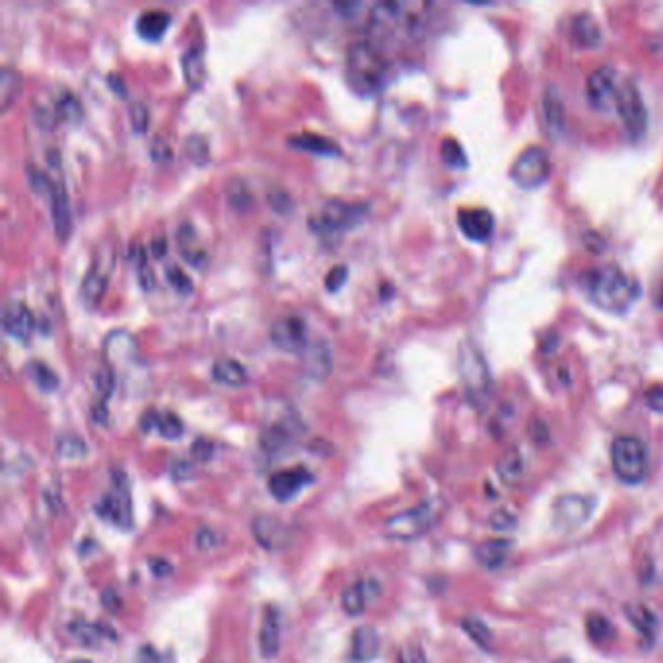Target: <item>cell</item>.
<instances>
[{
    "mask_svg": "<svg viewBox=\"0 0 663 663\" xmlns=\"http://www.w3.org/2000/svg\"><path fill=\"white\" fill-rule=\"evenodd\" d=\"M441 158H444L446 163L453 165V168H463L465 165L463 148L453 138H446L444 144H441Z\"/></svg>",
    "mask_w": 663,
    "mask_h": 663,
    "instance_id": "cell-44",
    "label": "cell"
},
{
    "mask_svg": "<svg viewBox=\"0 0 663 663\" xmlns=\"http://www.w3.org/2000/svg\"><path fill=\"white\" fill-rule=\"evenodd\" d=\"M185 152L195 163H204L209 160V146H206V141L201 136H189L185 143Z\"/></svg>",
    "mask_w": 663,
    "mask_h": 663,
    "instance_id": "cell-46",
    "label": "cell"
},
{
    "mask_svg": "<svg viewBox=\"0 0 663 663\" xmlns=\"http://www.w3.org/2000/svg\"><path fill=\"white\" fill-rule=\"evenodd\" d=\"M625 613L628 623L637 628L644 638L652 640L656 637V628H658V618L654 615V611L650 607H646L642 603H630L625 607Z\"/></svg>",
    "mask_w": 663,
    "mask_h": 663,
    "instance_id": "cell-33",
    "label": "cell"
},
{
    "mask_svg": "<svg viewBox=\"0 0 663 663\" xmlns=\"http://www.w3.org/2000/svg\"><path fill=\"white\" fill-rule=\"evenodd\" d=\"M150 250H152V255H154L156 259L163 257L165 255V250H168V240H165L163 236H158L152 240L150 243Z\"/></svg>",
    "mask_w": 663,
    "mask_h": 663,
    "instance_id": "cell-61",
    "label": "cell"
},
{
    "mask_svg": "<svg viewBox=\"0 0 663 663\" xmlns=\"http://www.w3.org/2000/svg\"><path fill=\"white\" fill-rule=\"evenodd\" d=\"M615 112L623 119L625 127L632 138H640L646 131V105L642 102V95L638 86L634 84L630 78L618 80V92L615 102Z\"/></svg>",
    "mask_w": 663,
    "mask_h": 663,
    "instance_id": "cell-7",
    "label": "cell"
},
{
    "mask_svg": "<svg viewBox=\"0 0 663 663\" xmlns=\"http://www.w3.org/2000/svg\"><path fill=\"white\" fill-rule=\"evenodd\" d=\"M514 550V543L510 539L504 537H494V539H487L477 545L475 549V559L477 562L487 570H499L508 562L510 555Z\"/></svg>",
    "mask_w": 663,
    "mask_h": 663,
    "instance_id": "cell-18",
    "label": "cell"
},
{
    "mask_svg": "<svg viewBox=\"0 0 663 663\" xmlns=\"http://www.w3.org/2000/svg\"><path fill=\"white\" fill-rule=\"evenodd\" d=\"M366 216L364 204H352L344 201H327L317 216L310 218V228L317 233L344 232L362 223Z\"/></svg>",
    "mask_w": 663,
    "mask_h": 663,
    "instance_id": "cell-6",
    "label": "cell"
},
{
    "mask_svg": "<svg viewBox=\"0 0 663 663\" xmlns=\"http://www.w3.org/2000/svg\"><path fill=\"white\" fill-rule=\"evenodd\" d=\"M73 663H90V661H86V659H76V661H73Z\"/></svg>",
    "mask_w": 663,
    "mask_h": 663,
    "instance_id": "cell-64",
    "label": "cell"
},
{
    "mask_svg": "<svg viewBox=\"0 0 663 663\" xmlns=\"http://www.w3.org/2000/svg\"><path fill=\"white\" fill-rule=\"evenodd\" d=\"M104 351L107 354V361L115 362H127L131 358L136 356V342L134 339L123 329H115L105 337Z\"/></svg>",
    "mask_w": 663,
    "mask_h": 663,
    "instance_id": "cell-24",
    "label": "cell"
},
{
    "mask_svg": "<svg viewBox=\"0 0 663 663\" xmlns=\"http://www.w3.org/2000/svg\"><path fill=\"white\" fill-rule=\"evenodd\" d=\"M646 405L656 412H663V383H656L646 391Z\"/></svg>",
    "mask_w": 663,
    "mask_h": 663,
    "instance_id": "cell-52",
    "label": "cell"
},
{
    "mask_svg": "<svg viewBox=\"0 0 663 663\" xmlns=\"http://www.w3.org/2000/svg\"><path fill=\"white\" fill-rule=\"evenodd\" d=\"M591 512H593V502L588 496L564 494L555 502V510H552L555 528L560 533H572L584 526L589 520Z\"/></svg>",
    "mask_w": 663,
    "mask_h": 663,
    "instance_id": "cell-10",
    "label": "cell"
},
{
    "mask_svg": "<svg viewBox=\"0 0 663 663\" xmlns=\"http://www.w3.org/2000/svg\"><path fill=\"white\" fill-rule=\"evenodd\" d=\"M150 570L154 576L163 578L172 572V564L163 559H150Z\"/></svg>",
    "mask_w": 663,
    "mask_h": 663,
    "instance_id": "cell-57",
    "label": "cell"
},
{
    "mask_svg": "<svg viewBox=\"0 0 663 663\" xmlns=\"http://www.w3.org/2000/svg\"><path fill=\"white\" fill-rule=\"evenodd\" d=\"M3 327L8 337L16 339L20 342H27L32 339L34 329H35V320H34L32 310L27 308L24 302H18V300L8 302L3 310Z\"/></svg>",
    "mask_w": 663,
    "mask_h": 663,
    "instance_id": "cell-16",
    "label": "cell"
},
{
    "mask_svg": "<svg viewBox=\"0 0 663 663\" xmlns=\"http://www.w3.org/2000/svg\"><path fill=\"white\" fill-rule=\"evenodd\" d=\"M22 90H24L22 74L10 66H5L3 71H0V109L8 112V109L18 102Z\"/></svg>",
    "mask_w": 663,
    "mask_h": 663,
    "instance_id": "cell-31",
    "label": "cell"
},
{
    "mask_svg": "<svg viewBox=\"0 0 663 663\" xmlns=\"http://www.w3.org/2000/svg\"><path fill=\"white\" fill-rule=\"evenodd\" d=\"M141 426L143 430L148 432L150 428H154V430H158V434L165 440H177L179 436L183 434V422L182 419L177 417L175 412H156V411H148L144 414V419L141 421Z\"/></svg>",
    "mask_w": 663,
    "mask_h": 663,
    "instance_id": "cell-22",
    "label": "cell"
},
{
    "mask_svg": "<svg viewBox=\"0 0 663 663\" xmlns=\"http://www.w3.org/2000/svg\"><path fill=\"white\" fill-rule=\"evenodd\" d=\"M53 112H54V117H57V121H63V123H78L82 117H84V109H82L80 100L71 92H64L59 95V100H57V104H54Z\"/></svg>",
    "mask_w": 663,
    "mask_h": 663,
    "instance_id": "cell-38",
    "label": "cell"
},
{
    "mask_svg": "<svg viewBox=\"0 0 663 663\" xmlns=\"http://www.w3.org/2000/svg\"><path fill=\"white\" fill-rule=\"evenodd\" d=\"M588 637L596 644H607L615 638V627L609 618L601 613H589L586 618Z\"/></svg>",
    "mask_w": 663,
    "mask_h": 663,
    "instance_id": "cell-37",
    "label": "cell"
},
{
    "mask_svg": "<svg viewBox=\"0 0 663 663\" xmlns=\"http://www.w3.org/2000/svg\"><path fill=\"white\" fill-rule=\"evenodd\" d=\"M170 24L172 16L165 10H144L136 18V34L146 41H156L165 34Z\"/></svg>",
    "mask_w": 663,
    "mask_h": 663,
    "instance_id": "cell-26",
    "label": "cell"
},
{
    "mask_svg": "<svg viewBox=\"0 0 663 663\" xmlns=\"http://www.w3.org/2000/svg\"><path fill=\"white\" fill-rule=\"evenodd\" d=\"M344 76H347L351 90L358 95L376 94L385 78V59L380 47L371 45L370 41L352 44L347 51Z\"/></svg>",
    "mask_w": 663,
    "mask_h": 663,
    "instance_id": "cell-2",
    "label": "cell"
},
{
    "mask_svg": "<svg viewBox=\"0 0 663 663\" xmlns=\"http://www.w3.org/2000/svg\"><path fill=\"white\" fill-rule=\"evenodd\" d=\"M259 646H261V654H263L265 658H274L276 654H279L281 620H279V613H276L274 607H267L263 620H261Z\"/></svg>",
    "mask_w": 663,
    "mask_h": 663,
    "instance_id": "cell-23",
    "label": "cell"
},
{
    "mask_svg": "<svg viewBox=\"0 0 663 663\" xmlns=\"http://www.w3.org/2000/svg\"><path fill=\"white\" fill-rule=\"evenodd\" d=\"M107 84L114 88V92L119 95V98H123V95H127V88H125V84H123V82H121L115 74H109V76H107Z\"/></svg>",
    "mask_w": 663,
    "mask_h": 663,
    "instance_id": "cell-62",
    "label": "cell"
},
{
    "mask_svg": "<svg viewBox=\"0 0 663 663\" xmlns=\"http://www.w3.org/2000/svg\"><path fill=\"white\" fill-rule=\"evenodd\" d=\"M618 74L611 66H599L588 78L586 92L591 105L599 112H609L615 109L617 92H618Z\"/></svg>",
    "mask_w": 663,
    "mask_h": 663,
    "instance_id": "cell-11",
    "label": "cell"
},
{
    "mask_svg": "<svg viewBox=\"0 0 663 663\" xmlns=\"http://www.w3.org/2000/svg\"><path fill=\"white\" fill-rule=\"evenodd\" d=\"M102 603H104L105 609H109V611H117V609H119V605H121L119 596H117V593H115L114 589H107V591H104Z\"/></svg>",
    "mask_w": 663,
    "mask_h": 663,
    "instance_id": "cell-60",
    "label": "cell"
},
{
    "mask_svg": "<svg viewBox=\"0 0 663 663\" xmlns=\"http://www.w3.org/2000/svg\"><path fill=\"white\" fill-rule=\"evenodd\" d=\"M611 467L618 480L638 485L648 471V451L637 436H618L611 444Z\"/></svg>",
    "mask_w": 663,
    "mask_h": 663,
    "instance_id": "cell-3",
    "label": "cell"
},
{
    "mask_svg": "<svg viewBox=\"0 0 663 663\" xmlns=\"http://www.w3.org/2000/svg\"><path fill=\"white\" fill-rule=\"evenodd\" d=\"M228 195H230L232 206H236V209H245V206L250 204V201H252V195L247 193V189L243 185L228 187Z\"/></svg>",
    "mask_w": 663,
    "mask_h": 663,
    "instance_id": "cell-51",
    "label": "cell"
},
{
    "mask_svg": "<svg viewBox=\"0 0 663 663\" xmlns=\"http://www.w3.org/2000/svg\"><path fill=\"white\" fill-rule=\"evenodd\" d=\"M458 224L469 240L485 242L492 233L494 218L487 209H463L458 216Z\"/></svg>",
    "mask_w": 663,
    "mask_h": 663,
    "instance_id": "cell-19",
    "label": "cell"
},
{
    "mask_svg": "<svg viewBox=\"0 0 663 663\" xmlns=\"http://www.w3.org/2000/svg\"><path fill=\"white\" fill-rule=\"evenodd\" d=\"M381 593V586L374 579H368V582H356L349 588H344L341 593V605L347 615L356 617L362 615L368 601L378 599Z\"/></svg>",
    "mask_w": 663,
    "mask_h": 663,
    "instance_id": "cell-17",
    "label": "cell"
},
{
    "mask_svg": "<svg viewBox=\"0 0 663 663\" xmlns=\"http://www.w3.org/2000/svg\"><path fill=\"white\" fill-rule=\"evenodd\" d=\"M572 34H574L578 44L582 47L598 45V41L601 39L599 25L596 24V20L589 16V14H579V16L572 24Z\"/></svg>",
    "mask_w": 663,
    "mask_h": 663,
    "instance_id": "cell-36",
    "label": "cell"
},
{
    "mask_svg": "<svg viewBox=\"0 0 663 663\" xmlns=\"http://www.w3.org/2000/svg\"><path fill=\"white\" fill-rule=\"evenodd\" d=\"M333 8L344 18H356L358 12H361V8H362V5H358V3H337V5H333Z\"/></svg>",
    "mask_w": 663,
    "mask_h": 663,
    "instance_id": "cell-58",
    "label": "cell"
},
{
    "mask_svg": "<svg viewBox=\"0 0 663 663\" xmlns=\"http://www.w3.org/2000/svg\"><path fill=\"white\" fill-rule=\"evenodd\" d=\"M288 144L302 150V152L317 154V156H339L341 154V148H339L337 143H333L327 136L315 134V133H302V134L290 136Z\"/></svg>",
    "mask_w": 663,
    "mask_h": 663,
    "instance_id": "cell-25",
    "label": "cell"
},
{
    "mask_svg": "<svg viewBox=\"0 0 663 663\" xmlns=\"http://www.w3.org/2000/svg\"><path fill=\"white\" fill-rule=\"evenodd\" d=\"M496 471H499L500 480L508 487H516L526 473V461L518 448H510L502 458L496 463Z\"/></svg>",
    "mask_w": 663,
    "mask_h": 663,
    "instance_id": "cell-30",
    "label": "cell"
},
{
    "mask_svg": "<svg viewBox=\"0 0 663 663\" xmlns=\"http://www.w3.org/2000/svg\"><path fill=\"white\" fill-rule=\"evenodd\" d=\"M582 286L586 296L598 308L611 313L627 312L638 292L634 281L617 265H601L586 271L582 274Z\"/></svg>",
    "mask_w": 663,
    "mask_h": 663,
    "instance_id": "cell-1",
    "label": "cell"
},
{
    "mask_svg": "<svg viewBox=\"0 0 663 663\" xmlns=\"http://www.w3.org/2000/svg\"><path fill=\"white\" fill-rule=\"evenodd\" d=\"M150 156H152V160L158 162V163L170 162L172 160V148L168 146V143H165L162 136H156L150 144Z\"/></svg>",
    "mask_w": 663,
    "mask_h": 663,
    "instance_id": "cell-49",
    "label": "cell"
},
{
    "mask_svg": "<svg viewBox=\"0 0 663 663\" xmlns=\"http://www.w3.org/2000/svg\"><path fill=\"white\" fill-rule=\"evenodd\" d=\"M347 276H349V269L344 265H337L333 269H329V272L325 274V288L329 290V292H337V290L347 282Z\"/></svg>",
    "mask_w": 663,
    "mask_h": 663,
    "instance_id": "cell-48",
    "label": "cell"
},
{
    "mask_svg": "<svg viewBox=\"0 0 663 663\" xmlns=\"http://www.w3.org/2000/svg\"><path fill=\"white\" fill-rule=\"evenodd\" d=\"M312 480L313 475L306 467H290L274 473L269 479V490L279 502H288L292 500L303 487H308Z\"/></svg>",
    "mask_w": 663,
    "mask_h": 663,
    "instance_id": "cell-15",
    "label": "cell"
},
{
    "mask_svg": "<svg viewBox=\"0 0 663 663\" xmlns=\"http://www.w3.org/2000/svg\"><path fill=\"white\" fill-rule=\"evenodd\" d=\"M191 471V467H189V463H185V461H175L173 463V467H172V473H173V477L175 479H183V477H187V473Z\"/></svg>",
    "mask_w": 663,
    "mask_h": 663,
    "instance_id": "cell-63",
    "label": "cell"
},
{
    "mask_svg": "<svg viewBox=\"0 0 663 663\" xmlns=\"http://www.w3.org/2000/svg\"><path fill=\"white\" fill-rule=\"evenodd\" d=\"M94 385H95V395H98V401L95 403L105 405L107 399L112 397L114 390H115V374L112 366H102L94 376Z\"/></svg>",
    "mask_w": 663,
    "mask_h": 663,
    "instance_id": "cell-41",
    "label": "cell"
},
{
    "mask_svg": "<svg viewBox=\"0 0 663 663\" xmlns=\"http://www.w3.org/2000/svg\"><path fill=\"white\" fill-rule=\"evenodd\" d=\"M25 376L30 378L41 391H54L59 388V378L54 371L41 361H32L25 364Z\"/></svg>",
    "mask_w": 663,
    "mask_h": 663,
    "instance_id": "cell-35",
    "label": "cell"
},
{
    "mask_svg": "<svg viewBox=\"0 0 663 663\" xmlns=\"http://www.w3.org/2000/svg\"><path fill=\"white\" fill-rule=\"evenodd\" d=\"M213 378L228 388H242L247 383V370L236 358H218L213 364Z\"/></svg>",
    "mask_w": 663,
    "mask_h": 663,
    "instance_id": "cell-28",
    "label": "cell"
},
{
    "mask_svg": "<svg viewBox=\"0 0 663 663\" xmlns=\"http://www.w3.org/2000/svg\"><path fill=\"white\" fill-rule=\"evenodd\" d=\"M95 512H98L104 520H109L119 528H131L133 523V502H131V492L127 485V477L115 471L114 475V485L104 499L95 506Z\"/></svg>",
    "mask_w": 663,
    "mask_h": 663,
    "instance_id": "cell-9",
    "label": "cell"
},
{
    "mask_svg": "<svg viewBox=\"0 0 663 663\" xmlns=\"http://www.w3.org/2000/svg\"><path fill=\"white\" fill-rule=\"evenodd\" d=\"M461 628L479 648H482V650H490L492 640H494L492 638V630L485 623H482L480 618H477V617L461 618Z\"/></svg>",
    "mask_w": 663,
    "mask_h": 663,
    "instance_id": "cell-39",
    "label": "cell"
},
{
    "mask_svg": "<svg viewBox=\"0 0 663 663\" xmlns=\"http://www.w3.org/2000/svg\"><path fill=\"white\" fill-rule=\"evenodd\" d=\"M252 529H253V537L257 539V543L272 552L286 550L294 541L292 528L286 526L282 520L269 516V514L257 516L252 523Z\"/></svg>",
    "mask_w": 663,
    "mask_h": 663,
    "instance_id": "cell-12",
    "label": "cell"
},
{
    "mask_svg": "<svg viewBox=\"0 0 663 663\" xmlns=\"http://www.w3.org/2000/svg\"><path fill=\"white\" fill-rule=\"evenodd\" d=\"M191 453L197 461H209L213 458V453H214V446L211 444L209 440L199 438V440H195V444L191 446Z\"/></svg>",
    "mask_w": 663,
    "mask_h": 663,
    "instance_id": "cell-50",
    "label": "cell"
},
{
    "mask_svg": "<svg viewBox=\"0 0 663 663\" xmlns=\"http://www.w3.org/2000/svg\"><path fill=\"white\" fill-rule=\"evenodd\" d=\"M165 279L172 284V288L179 294H191L193 292V281L189 279V274L179 267V265H170L165 267Z\"/></svg>",
    "mask_w": 663,
    "mask_h": 663,
    "instance_id": "cell-43",
    "label": "cell"
},
{
    "mask_svg": "<svg viewBox=\"0 0 663 663\" xmlns=\"http://www.w3.org/2000/svg\"><path fill=\"white\" fill-rule=\"evenodd\" d=\"M436 518L438 508L432 502H424L391 516L385 521V531L391 539H399V541H412V539H419L430 529Z\"/></svg>",
    "mask_w": 663,
    "mask_h": 663,
    "instance_id": "cell-5",
    "label": "cell"
},
{
    "mask_svg": "<svg viewBox=\"0 0 663 663\" xmlns=\"http://www.w3.org/2000/svg\"><path fill=\"white\" fill-rule=\"evenodd\" d=\"M399 663H428L426 654L419 646H407L399 654Z\"/></svg>",
    "mask_w": 663,
    "mask_h": 663,
    "instance_id": "cell-53",
    "label": "cell"
},
{
    "mask_svg": "<svg viewBox=\"0 0 663 663\" xmlns=\"http://www.w3.org/2000/svg\"><path fill=\"white\" fill-rule=\"evenodd\" d=\"M84 440L74 434H63L57 438V453L64 460H80L86 455Z\"/></svg>",
    "mask_w": 663,
    "mask_h": 663,
    "instance_id": "cell-42",
    "label": "cell"
},
{
    "mask_svg": "<svg viewBox=\"0 0 663 663\" xmlns=\"http://www.w3.org/2000/svg\"><path fill=\"white\" fill-rule=\"evenodd\" d=\"M216 543H218V539H216V533H213L211 529H201L199 533H197V547L201 549V550H211L213 547H216Z\"/></svg>",
    "mask_w": 663,
    "mask_h": 663,
    "instance_id": "cell-55",
    "label": "cell"
},
{
    "mask_svg": "<svg viewBox=\"0 0 663 663\" xmlns=\"http://www.w3.org/2000/svg\"><path fill=\"white\" fill-rule=\"evenodd\" d=\"M290 440H292V432L288 430L286 424H274L261 436V446L267 451H281L290 444Z\"/></svg>",
    "mask_w": 663,
    "mask_h": 663,
    "instance_id": "cell-40",
    "label": "cell"
},
{
    "mask_svg": "<svg viewBox=\"0 0 663 663\" xmlns=\"http://www.w3.org/2000/svg\"><path fill=\"white\" fill-rule=\"evenodd\" d=\"M129 117H131V125L136 133H144L146 127H148V107L141 102H136L131 105V112H129Z\"/></svg>",
    "mask_w": 663,
    "mask_h": 663,
    "instance_id": "cell-47",
    "label": "cell"
},
{
    "mask_svg": "<svg viewBox=\"0 0 663 663\" xmlns=\"http://www.w3.org/2000/svg\"><path fill=\"white\" fill-rule=\"evenodd\" d=\"M105 288H107V276L100 269L92 267L80 284V300L84 302L86 308H95L104 298Z\"/></svg>",
    "mask_w": 663,
    "mask_h": 663,
    "instance_id": "cell-32",
    "label": "cell"
},
{
    "mask_svg": "<svg viewBox=\"0 0 663 663\" xmlns=\"http://www.w3.org/2000/svg\"><path fill=\"white\" fill-rule=\"evenodd\" d=\"M279 193V197H274L272 193L269 195V201H271V206L276 211V213H286L290 206H292V203H290V199L284 195V191H276Z\"/></svg>",
    "mask_w": 663,
    "mask_h": 663,
    "instance_id": "cell-59",
    "label": "cell"
},
{
    "mask_svg": "<svg viewBox=\"0 0 663 663\" xmlns=\"http://www.w3.org/2000/svg\"><path fill=\"white\" fill-rule=\"evenodd\" d=\"M49 204H51V218H53L54 233H57V240L66 242L73 232V214H71V201H68V193L64 189L61 177L51 179Z\"/></svg>",
    "mask_w": 663,
    "mask_h": 663,
    "instance_id": "cell-14",
    "label": "cell"
},
{
    "mask_svg": "<svg viewBox=\"0 0 663 663\" xmlns=\"http://www.w3.org/2000/svg\"><path fill=\"white\" fill-rule=\"evenodd\" d=\"M68 634L84 648H100L104 640L115 638V634L109 627L100 623H90V620L84 618L73 620V623L68 625Z\"/></svg>",
    "mask_w": 663,
    "mask_h": 663,
    "instance_id": "cell-21",
    "label": "cell"
},
{
    "mask_svg": "<svg viewBox=\"0 0 663 663\" xmlns=\"http://www.w3.org/2000/svg\"><path fill=\"white\" fill-rule=\"evenodd\" d=\"M302 364H303V370H306V374L313 380H323L325 376H329L331 371V362H333V358H331V349H329V342L325 341H315V342H308V347L302 351Z\"/></svg>",
    "mask_w": 663,
    "mask_h": 663,
    "instance_id": "cell-20",
    "label": "cell"
},
{
    "mask_svg": "<svg viewBox=\"0 0 663 663\" xmlns=\"http://www.w3.org/2000/svg\"><path fill=\"white\" fill-rule=\"evenodd\" d=\"M529 436L531 440L535 441V444H545V441L549 440V428L543 421H531L529 424Z\"/></svg>",
    "mask_w": 663,
    "mask_h": 663,
    "instance_id": "cell-54",
    "label": "cell"
},
{
    "mask_svg": "<svg viewBox=\"0 0 663 663\" xmlns=\"http://www.w3.org/2000/svg\"><path fill=\"white\" fill-rule=\"evenodd\" d=\"M269 335L274 347L284 352H302L308 347L306 322L298 315H286L276 320Z\"/></svg>",
    "mask_w": 663,
    "mask_h": 663,
    "instance_id": "cell-13",
    "label": "cell"
},
{
    "mask_svg": "<svg viewBox=\"0 0 663 663\" xmlns=\"http://www.w3.org/2000/svg\"><path fill=\"white\" fill-rule=\"evenodd\" d=\"M182 66H183V76L187 86L197 90L203 84L204 78V63H203V53L199 47H191L189 51L183 53L182 57Z\"/></svg>",
    "mask_w": 663,
    "mask_h": 663,
    "instance_id": "cell-34",
    "label": "cell"
},
{
    "mask_svg": "<svg viewBox=\"0 0 663 663\" xmlns=\"http://www.w3.org/2000/svg\"><path fill=\"white\" fill-rule=\"evenodd\" d=\"M458 356H460L458 366H460V374H461V380L465 385V391L475 405H480L482 401L489 397L490 388H492L490 371H489L485 356H482L477 344L469 342V341L461 344Z\"/></svg>",
    "mask_w": 663,
    "mask_h": 663,
    "instance_id": "cell-4",
    "label": "cell"
},
{
    "mask_svg": "<svg viewBox=\"0 0 663 663\" xmlns=\"http://www.w3.org/2000/svg\"><path fill=\"white\" fill-rule=\"evenodd\" d=\"M550 175V160L547 150L541 146H529L520 152V156L512 163V170H510V177L523 187V189H533L545 183Z\"/></svg>",
    "mask_w": 663,
    "mask_h": 663,
    "instance_id": "cell-8",
    "label": "cell"
},
{
    "mask_svg": "<svg viewBox=\"0 0 663 663\" xmlns=\"http://www.w3.org/2000/svg\"><path fill=\"white\" fill-rule=\"evenodd\" d=\"M489 526L494 531L506 533V531H512L518 526V520L512 512H508V510H496V512H492L489 518Z\"/></svg>",
    "mask_w": 663,
    "mask_h": 663,
    "instance_id": "cell-45",
    "label": "cell"
},
{
    "mask_svg": "<svg viewBox=\"0 0 663 663\" xmlns=\"http://www.w3.org/2000/svg\"><path fill=\"white\" fill-rule=\"evenodd\" d=\"M175 240H177L179 253L187 259V263H191L193 267H203V263L206 261V253L199 245L197 233H195V230H193V226L191 224L179 226V230L175 232Z\"/></svg>",
    "mask_w": 663,
    "mask_h": 663,
    "instance_id": "cell-29",
    "label": "cell"
},
{
    "mask_svg": "<svg viewBox=\"0 0 663 663\" xmlns=\"http://www.w3.org/2000/svg\"><path fill=\"white\" fill-rule=\"evenodd\" d=\"M138 282H141V286L144 290H150L152 286H154V274H152L150 267L146 265V261H143V265L138 263Z\"/></svg>",
    "mask_w": 663,
    "mask_h": 663,
    "instance_id": "cell-56",
    "label": "cell"
},
{
    "mask_svg": "<svg viewBox=\"0 0 663 663\" xmlns=\"http://www.w3.org/2000/svg\"><path fill=\"white\" fill-rule=\"evenodd\" d=\"M380 652L378 632L371 627H358L352 634V659L358 663L371 661Z\"/></svg>",
    "mask_w": 663,
    "mask_h": 663,
    "instance_id": "cell-27",
    "label": "cell"
}]
</instances>
